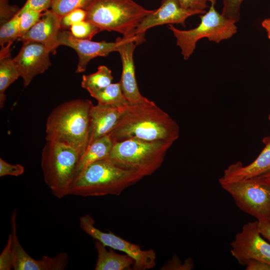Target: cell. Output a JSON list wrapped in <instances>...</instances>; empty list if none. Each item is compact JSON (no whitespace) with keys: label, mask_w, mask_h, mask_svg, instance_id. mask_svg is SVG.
Masks as SVG:
<instances>
[{"label":"cell","mask_w":270,"mask_h":270,"mask_svg":"<svg viewBox=\"0 0 270 270\" xmlns=\"http://www.w3.org/2000/svg\"><path fill=\"white\" fill-rule=\"evenodd\" d=\"M102 106L126 108L129 104L123 94L120 82L111 84L106 87L88 92Z\"/></svg>","instance_id":"obj_22"},{"label":"cell","mask_w":270,"mask_h":270,"mask_svg":"<svg viewBox=\"0 0 270 270\" xmlns=\"http://www.w3.org/2000/svg\"><path fill=\"white\" fill-rule=\"evenodd\" d=\"M128 37L118 38L114 42H92L78 38L70 31L61 29L58 35V44L59 46H67L76 51L78 57L76 72L79 73L86 70L88 62L94 58L106 56L112 52H118Z\"/></svg>","instance_id":"obj_11"},{"label":"cell","mask_w":270,"mask_h":270,"mask_svg":"<svg viewBox=\"0 0 270 270\" xmlns=\"http://www.w3.org/2000/svg\"><path fill=\"white\" fill-rule=\"evenodd\" d=\"M194 268V264L191 258H188L182 263L180 258L174 255L172 258L162 268L163 270H190Z\"/></svg>","instance_id":"obj_31"},{"label":"cell","mask_w":270,"mask_h":270,"mask_svg":"<svg viewBox=\"0 0 270 270\" xmlns=\"http://www.w3.org/2000/svg\"><path fill=\"white\" fill-rule=\"evenodd\" d=\"M178 1L182 8L194 10H205L208 8V2L216 4V0H178Z\"/></svg>","instance_id":"obj_35"},{"label":"cell","mask_w":270,"mask_h":270,"mask_svg":"<svg viewBox=\"0 0 270 270\" xmlns=\"http://www.w3.org/2000/svg\"><path fill=\"white\" fill-rule=\"evenodd\" d=\"M17 210L14 209L10 219V234L12 236V248L14 258V270H63L68 262V258L65 252H61L54 258L44 256L40 260L31 257L20 244L16 226Z\"/></svg>","instance_id":"obj_13"},{"label":"cell","mask_w":270,"mask_h":270,"mask_svg":"<svg viewBox=\"0 0 270 270\" xmlns=\"http://www.w3.org/2000/svg\"><path fill=\"white\" fill-rule=\"evenodd\" d=\"M113 144L114 142L108 134L98 138L90 144L80 160L75 179L91 164L106 159L112 150Z\"/></svg>","instance_id":"obj_20"},{"label":"cell","mask_w":270,"mask_h":270,"mask_svg":"<svg viewBox=\"0 0 270 270\" xmlns=\"http://www.w3.org/2000/svg\"><path fill=\"white\" fill-rule=\"evenodd\" d=\"M86 20L102 31H114L124 37L134 36L142 20L154 10L144 8L133 0H92L84 9Z\"/></svg>","instance_id":"obj_4"},{"label":"cell","mask_w":270,"mask_h":270,"mask_svg":"<svg viewBox=\"0 0 270 270\" xmlns=\"http://www.w3.org/2000/svg\"><path fill=\"white\" fill-rule=\"evenodd\" d=\"M172 144L164 140L136 138L116 142L106 159L144 178L152 174L160 168Z\"/></svg>","instance_id":"obj_5"},{"label":"cell","mask_w":270,"mask_h":270,"mask_svg":"<svg viewBox=\"0 0 270 270\" xmlns=\"http://www.w3.org/2000/svg\"><path fill=\"white\" fill-rule=\"evenodd\" d=\"M230 252L238 264L246 266L248 261L257 260L270 265V244L258 229V221L244 224L230 244Z\"/></svg>","instance_id":"obj_10"},{"label":"cell","mask_w":270,"mask_h":270,"mask_svg":"<svg viewBox=\"0 0 270 270\" xmlns=\"http://www.w3.org/2000/svg\"><path fill=\"white\" fill-rule=\"evenodd\" d=\"M42 13L43 12H42L28 10L18 15L20 16V37L22 36L37 23L42 16Z\"/></svg>","instance_id":"obj_27"},{"label":"cell","mask_w":270,"mask_h":270,"mask_svg":"<svg viewBox=\"0 0 270 270\" xmlns=\"http://www.w3.org/2000/svg\"><path fill=\"white\" fill-rule=\"evenodd\" d=\"M62 18L51 9L43 12L39 20L18 40L21 42H35L46 47L54 54L58 46V35L61 30Z\"/></svg>","instance_id":"obj_16"},{"label":"cell","mask_w":270,"mask_h":270,"mask_svg":"<svg viewBox=\"0 0 270 270\" xmlns=\"http://www.w3.org/2000/svg\"><path fill=\"white\" fill-rule=\"evenodd\" d=\"M18 54L13 58L25 87L33 78L44 72L51 66L50 52L44 44L35 42H24Z\"/></svg>","instance_id":"obj_14"},{"label":"cell","mask_w":270,"mask_h":270,"mask_svg":"<svg viewBox=\"0 0 270 270\" xmlns=\"http://www.w3.org/2000/svg\"><path fill=\"white\" fill-rule=\"evenodd\" d=\"M265 146L258 156L250 164L244 166L238 162L229 166L219 178V183L244 180L260 176L270 170V136L262 139Z\"/></svg>","instance_id":"obj_17"},{"label":"cell","mask_w":270,"mask_h":270,"mask_svg":"<svg viewBox=\"0 0 270 270\" xmlns=\"http://www.w3.org/2000/svg\"><path fill=\"white\" fill-rule=\"evenodd\" d=\"M86 12L85 10L78 8L74 10L62 18L61 29L67 30L74 24L86 20Z\"/></svg>","instance_id":"obj_30"},{"label":"cell","mask_w":270,"mask_h":270,"mask_svg":"<svg viewBox=\"0 0 270 270\" xmlns=\"http://www.w3.org/2000/svg\"><path fill=\"white\" fill-rule=\"evenodd\" d=\"M211 4L208 12L200 16V22L190 30H180L170 24L171 30L176 38V45L181 49L184 58L188 60L193 53L197 42L206 38L210 41L219 43L232 37L237 32L236 22L224 17Z\"/></svg>","instance_id":"obj_7"},{"label":"cell","mask_w":270,"mask_h":270,"mask_svg":"<svg viewBox=\"0 0 270 270\" xmlns=\"http://www.w3.org/2000/svg\"><path fill=\"white\" fill-rule=\"evenodd\" d=\"M94 246L97 252L95 270H130L134 263L132 258L126 254H120L114 249L96 240Z\"/></svg>","instance_id":"obj_19"},{"label":"cell","mask_w":270,"mask_h":270,"mask_svg":"<svg viewBox=\"0 0 270 270\" xmlns=\"http://www.w3.org/2000/svg\"><path fill=\"white\" fill-rule=\"evenodd\" d=\"M53 0H26L18 13L20 15L28 10L44 12L50 8Z\"/></svg>","instance_id":"obj_33"},{"label":"cell","mask_w":270,"mask_h":270,"mask_svg":"<svg viewBox=\"0 0 270 270\" xmlns=\"http://www.w3.org/2000/svg\"><path fill=\"white\" fill-rule=\"evenodd\" d=\"M20 74L11 57L10 48L0 50V107L2 108L6 99L5 92L18 77Z\"/></svg>","instance_id":"obj_21"},{"label":"cell","mask_w":270,"mask_h":270,"mask_svg":"<svg viewBox=\"0 0 270 270\" xmlns=\"http://www.w3.org/2000/svg\"><path fill=\"white\" fill-rule=\"evenodd\" d=\"M20 16L17 14L10 20L0 26V45L1 48H9L20 37Z\"/></svg>","instance_id":"obj_24"},{"label":"cell","mask_w":270,"mask_h":270,"mask_svg":"<svg viewBox=\"0 0 270 270\" xmlns=\"http://www.w3.org/2000/svg\"><path fill=\"white\" fill-rule=\"evenodd\" d=\"M112 70L105 66H100L93 74L83 75L81 86L88 92L104 88L113 80Z\"/></svg>","instance_id":"obj_23"},{"label":"cell","mask_w":270,"mask_h":270,"mask_svg":"<svg viewBox=\"0 0 270 270\" xmlns=\"http://www.w3.org/2000/svg\"><path fill=\"white\" fill-rule=\"evenodd\" d=\"M24 172L23 166L20 164H10L0 158V176H18Z\"/></svg>","instance_id":"obj_34"},{"label":"cell","mask_w":270,"mask_h":270,"mask_svg":"<svg viewBox=\"0 0 270 270\" xmlns=\"http://www.w3.org/2000/svg\"><path fill=\"white\" fill-rule=\"evenodd\" d=\"M101 30L94 24L87 20L76 23L70 28V32L76 38L79 39L91 40Z\"/></svg>","instance_id":"obj_26"},{"label":"cell","mask_w":270,"mask_h":270,"mask_svg":"<svg viewBox=\"0 0 270 270\" xmlns=\"http://www.w3.org/2000/svg\"><path fill=\"white\" fill-rule=\"evenodd\" d=\"M144 41V34L128 37L118 50L122 62L120 82L123 94L129 105L149 104L151 101L140 93L136 78L133 54L136 46Z\"/></svg>","instance_id":"obj_12"},{"label":"cell","mask_w":270,"mask_h":270,"mask_svg":"<svg viewBox=\"0 0 270 270\" xmlns=\"http://www.w3.org/2000/svg\"><path fill=\"white\" fill-rule=\"evenodd\" d=\"M262 27L267 32L268 36L270 39V18L266 19L262 23Z\"/></svg>","instance_id":"obj_38"},{"label":"cell","mask_w":270,"mask_h":270,"mask_svg":"<svg viewBox=\"0 0 270 270\" xmlns=\"http://www.w3.org/2000/svg\"><path fill=\"white\" fill-rule=\"evenodd\" d=\"M82 156L70 146L46 141L42 150L41 168L44 181L54 196L62 198L70 194Z\"/></svg>","instance_id":"obj_6"},{"label":"cell","mask_w":270,"mask_h":270,"mask_svg":"<svg viewBox=\"0 0 270 270\" xmlns=\"http://www.w3.org/2000/svg\"><path fill=\"white\" fill-rule=\"evenodd\" d=\"M268 119L270 120V114L268 116Z\"/></svg>","instance_id":"obj_40"},{"label":"cell","mask_w":270,"mask_h":270,"mask_svg":"<svg viewBox=\"0 0 270 270\" xmlns=\"http://www.w3.org/2000/svg\"><path fill=\"white\" fill-rule=\"evenodd\" d=\"M258 229L262 237L270 242V222L258 221Z\"/></svg>","instance_id":"obj_37"},{"label":"cell","mask_w":270,"mask_h":270,"mask_svg":"<svg viewBox=\"0 0 270 270\" xmlns=\"http://www.w3.org/2000/svg\"><path fill=\"white\" fill-rule=\"evenodd\" d=\"M243 0H223L222 14L235 22L240 18V7Z\"/></svg>","instance_id":"obj_28"},{"label":"cell","mask_w":270,"mask_h":270,"mask_svg":"<svg viewBox=\"0 0 270 270\" xmlns=\"http://www.w3.org/2000/svg\"><path fill=\"white\" fill-rule=\"evenodd\" d=\"M16 5H10L8 0H0V25L12 19L20 11Z\"/></svg>","instance_id":"obj_32"},{"label":"cell","mask_w":270,"mask_h":270,"mask_svg":"<svg viewBox=\"0 0 270 270\" xmlns=\"http://www.w3.org/2000/svg\"><path fill=\"white\" fill-rule=\"evenodd\" d=\"M89 100L76 99L60 104L46 122V140L70 146L83 156L88 146L90 110Z\"/></svg>","instance_id":"obj_2"},{"label":"cell","mask_w":270,"mask_h":270,"mask_svg":"<svg viewBox=\"0 0 270 270\" xmlns=\"http://www.w3.org/2000/svg\"></svg>","instance_id":"obj_41"},{"label":"cell","mask_w":270,"mask_h":270,"mask_svg":"<svg viewBox=\"0 0 270 270\" xmlns=\"http://www.w3.org/2000/svg\"><path fill=\"white\" fill-rule=\"evenodd\" d=\"M14 266L12 236L10 233L6 244L0 254V270H11L14 269Z\"/></svg>","instance_id":"obj_29"},{"label":"cell","mask_w":270,"mask_h":270,"mask_svg":"<svg viewBox=\"0 0 270 270\" xmlns=\"http://www.w3.org/2000/svg\"><path fill=\"white\" fill-rule=\"evenodd\" d=\"M79 222L80 228L96 240L132 258L134 261L133 270H149L156 266V254L153 250H143L139 245L130 242L111 232L100 230L95 226L94 220L90 214L81 216Z\"/></svg>","instance_id":"obj_9"},{"label":"cell","mask_w":270,"mask_h":270,"mask_svg":"<svg viewBox=\"0 0 270 270\" xmlns=\"http://www.w3.org/2000/svg\"><path fill=\"white\" fill-rule=\"evenodd\" d=\"M126 108L92 105L90 114L88 146L98 138L108 135L114 128Z\"/></svg>","instance_id":"obj_18"},{"label":"cell","mask_w":270,"mask_h":270,"mask_svg":"<svg viewBox=\"0 0 270 270\" xmlns=\"http://www.w3.org/2000/svg\"><path fill=\"white\" fill-rule=\"evenodd\" d=\"M206 12V10L184 8L178 0H162L159 8L154 10L142 20L134 34H145L148 29L164 24H179L184 26L188 18Z\"/></svg>","instance_id":"obj_15"},{"label":"cell","mask_w":270,"mask_h":270,"mask_svg":"<svg viewBox=\"0 0 270 270\" xmlns=\"http://www.w3.org/2000/svg\"><path fill=\"white\" fill-rule=\"evenodd\" d=\"M142 178L135 172L104 159L91 164L83 170L72 183L69 195L83 197L119 196Z\"/></svg>","instance_id":"obj_3"},{"label":"cell","mask_w":270,"mask_h":270,"mask_svg":"<svg viewBox=\"0 0 270 270\" xmlns=\"http://www.w3.org/2000/svg\"><path fill=\"white\" fill-rule=\"evenodd\" d=\"M91 1L92 0H53L50 9L62 18L74 10H84Z\"/></svg>","instance_id":"obj_25"},{"label":"cell","mask_w":270,"mask_h":270,"mask_svg":"<svg viewBox=\"0 0 270 270\" xmlns=\"http://www.w3.org/2000/svg\"><path fill=\"white\" fill-rule=\"evenodd\" d=\"M260 176L262 177L270 178V170Z\"/></svg>","instance_id":"obj_39"},{"label":"cell","mask_w":270,"mask_h":270,"mask_svg":"<svg viewBox=\"0 0 270 270\" xmlns=\"http://www.w3.org/2000/svg\"><path fill=\"white\" fill-rule=\"evenodd\" d=\"M220 185L242 211L258 222H270V178L258 176Z\"/></svg>","instance_id":"obj_8"},{"label":"cell","mask_w":270,"mask_h":270,"mask_svg":"<svg viewBox=\"0 0 270 270\" xmlns=\"http://www.w3.org/2000/svg\"><path fill=\"white\" fill-rule=\"evenodd\" d=\"M246 270H270V265L264 262L252 260L246 264Z\"/></svg>","instance_id":"obj_36"},{"label":"cell","mask_w":270,"mask_h":270,"mask_svg":"<svg viewBox=\"0 0 270 270\" xmlns=\"http://www.w3.org/2000/svg\"><path fill=\"white\" fill-rule=\"evenodd\" d=\"M108 135L114 142L136 138L173 144L180 136V127L168 113L152 102L128 105Z\"/></svg>","instance_id":"obj_1"}]
</instances>
